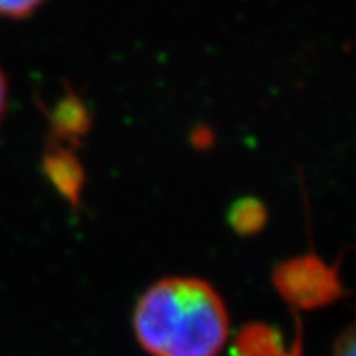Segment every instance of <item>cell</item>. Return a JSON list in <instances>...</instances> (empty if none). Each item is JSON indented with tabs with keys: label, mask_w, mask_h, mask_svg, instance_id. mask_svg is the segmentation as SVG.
I'll list each match as a JSON object with an SVG mask.
<instances>
[{
	"label": "cell",
	"mask_w": 356,
	"mask_h": 356,
	"mask_svg": "<svg viewBox=\"0 0 356 356\" xmlns=\"http://www.w3.org/2000/svg\"><path fill=\"white\" fill-rule=\"evenodd\" d=\"M133 329L151 356H216L229 337V314L211 284L173 277L140 296Z\"/></svg>",
	"instance_id": "cell-1"
},
{
	"label": "cell",
	"mask_w": 356,
	"mask_h": 356,
	"mask_svg": "<svg viewBox=\"0 0 356 356\" xmlns=\"http://www.w3.org/2000/svg\"><path fill=\"white\" fill-rule=\"evenodd\" d=\"M280 296L298 311H314L346 295L338 264L331 266L314 251L278 264L271 275Z\"/></svg>",
	"instance_id": "cell-2"
},
{
	"label": "cell",
	"mask_w": 356,
	"mask_h": 356,
	"mask_svg": "<svg viewBox=\"0 0 356 356\" xmlns=\"http://www.w3.org/2000/svg\"><path fill=\"white\" fill-rule=\"evenodd\" d=\"M42 171L53 188L71 207H79L84 191V165L71 147L51 142L42 159Z\"/></svg>",
	"instance_id": "cell-3"
},
{
	"label": "cell",
	"mask_w": 356,
	"mask_h": 356,
	"mask_svg": "<svg viewBox=\"0 0 356 356\" xmlns=\"http://www.w3.org/2000/svg\"><path fill=\"white\" fill-rule=\"evenodd\" d=\"M302 338L287 346L277 327L267 323H248L231 346V356H300Z\"/></svg>",
	"instance_id": "cell-4"
},
{
	"label": "cell",
	"mask_w": 356,
	"mask_h": 356,
	"mask_svg": "<svg viewBox=\"0 0 356 356\" xmlns=\"http://www.w3.org/2000/svg\"><path fill=\"white\" fill-rule=\"evenodd\" d=\"M49 126L53 136L51 142L67 147L79 145L80 140L88 135L91 117L86 104L71 89H67V93L53 106L49 113Z\"/></svg>",
	"instance_id": "cell-5"
},
{
	"label": "cell",
	"mask_w": 356,
	"mask_h": 356,
	"mask_svg": "<svg viewBox=\"0 0 356 356\" xmlns=\"http://www.w3.org/2000/svg\"><path fill=\"white\" fill-rule=\"evenodd\" d=\"M227 222L242 236H251L264 229L267 224V209L258 198H240L231 206Z\"/></svg>",
	"instance_id": "cell-6"
},
{
	"label": "cell",
	"mask_w": 356,
	"mask_h": 356,
	"mask_svg": "<svg viewBox=\"0 0 356 356\" xmlns=\"http://www.w3.org/2000/svg\"><path fill=\"white\" fill-rule=\"evenodd\" d=\"M46 0H0V17L24 19L33 13Z\"/></svg>",
	"instance_id": "cell-7"
},
{
	"label": "cell",
	"mask_w": 356,
	"mask_h": 356,
	"mask_svg": "<svg viewBox=\"0 0 356 356\" xmlns=\"http://www.w3.org/2000/svg\"><path fill=\"white\" fill-rule=\"evenodd\" d=\"M355 337L356 334L353 325H349L346 331H342V334H340L337 342H334L333 356H355V351H356Z\"/></svg>",
	"instance_id": "cell-8"
},
{
	"label": "cell",
	"mask_w": 356,
	"mask_h": 356,
	"mask_svg": "<svg viewBox=\"0 0 356 356\" xmlns=\"http://www.w3.org/2000/svg\"><path fill=\"white\" fill-rule=\"evenodd\" d=\"M6 106H8V80H6L4 71L0 67V120L4 117Z\"/></svg>",
	"instance_id": "cell-9"
}]
</instances>
